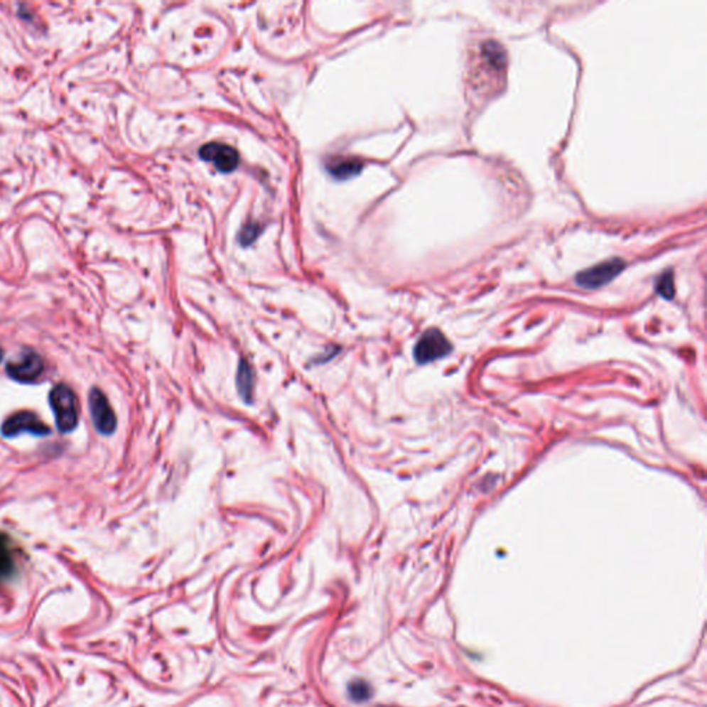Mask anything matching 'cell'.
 Returning a JSON list of instances; mask_svg holds the SVG:
<instances>
[{
    "label": "cell",
    "mask_w": 707,
    "mask_h": 707,
    "mask_svg": "<svg viewBox=\"0 0 707 707\" xmlns=\"http://www.w3.org/2000/svg\"><path fill=\"white\" fill-rule=\"evenodd\" d=\"M49 402L54 412L58 431L60 433L73 431L79 421L76 396L73 391L65 384H57L50 391Z\"/></svg>",
    "instance_id": "6da1fadb"
},
{
    "label": "cell",
    "mask_w": 707,
    "mask_h": 707,
    "mask_svg": "<svg viewBox=\"0 0 707 707\" xmlns=\"http://www.w3.org/2000/svg\"><path fill=\"white\" fill-rule=\"evenodd\" d=\"M450 352L452 344L446 336L437 328H431L426 330L416 342L414 357L417 364L426 365L449 355Z\"/></svg>",
    "instance_id": "7a4b0ae2"
},
{
    "label": "cell",
    "mask_w": 707,
    "mask_h": 707,
    "mask_svg": "<svg viewBox=\"0 0 707 707\" xmlns=\"http://www.w3.org/2000/svg\"><path fill=\"white\" fill-rule=\"evenodd\" d=\"M0 431L1 436L6 438H14L24 433L38 437H45L51 433L49 427L39 419V416L29 411L18 412L16 415L7 417L1 424Z\"/></svg>",
    "instance_id": "3957f363"
},
{
    "label": "cell",
    "mask_w": 707,
    "mask_h": 707,
    "mask_svg": "<svg viewBox=\"0 0 707 707\" xmlns=\"http://www.w3.org/2000/svg\"><path fill=\"white\" fill-rule=\"evenodd\" d=\"M625 266L626 264L622 259H610L578 274L576 284L585 289L601 288L615 279L623 271Z\"/></svg>",
    "instance_id": "277c9868"
},
{
    "label": "cell",
    "mask_w": 707,
    "mask_h": 707,
    "mask_svg": "<svg viewBox=\"0 0 707 707\" xmlns=\"http://www.w3.org/2000/svg\"><path fill=\"white\" fill-rule=\"evenodd\" d=\"M89 406L93 423L98 433L102 436H111L117 430V416L109 405L105 394L98 389H93L89 395Z\"/></svg>",
    "instance_id": "5b68a950"
},
{
    "label": "cell",
    "mask_w": 707,
    "mask_h": 707,
    "mask_svg": "<svg viewBox=\"0 0 707 707\" xmlns=\"http://www.w3.org/2000/svg\"><path fill=\"white\" fill-rule=\"evenodd\" d=\"M45 370L43 360L33 351H24L20 358L6 365L7 374L20 383H33Z\"/></svg>",
    "instance_id": "8992f818"
},
{
    "label": "cell",
    "mask_w": 707,
    "mask_h": 707,
    "mask_svg": "<svg viewBox=\"0 0 707 707\" xmlns=\"http://www.w3.org/2000/svg\"><path fill=\"white\" fill-rule=\"evenodd\" d=\"M199 155L202 159L212 162L216 169L222 173H231L235 171L239 163V153L234 146L221 144V143H209L199 149Z\"/></svg>",
    "instance_id": "52a82bcc"
},
{
    "label": "cell",
    "mask_w": 707,
    "mask_h": 707,
    "mask_svg": "<svg viewBox=\"0 0 707 707\" xmlns=\"http://www.w3.org/2000/svg\"><path fill=\"white\" fill-rule=\"evenodd\" d=\"M16 573L17 560L13 541L6 534H0V583L13 579Z\"/></svg>",
    "instance_id": "ba28073f"
},
{
    "label": "cell",
    "mask_w": 707,
    "mask_h": 707,
    "mask_svg": "<svg viewBox=\"0 0 707 707\" xmlns=\"http://www.w3.org/2000/svg\"><path fill=\"white\" fill-rule=\"evenodd\" d=\"M328 169L332 176L339 180H345L357 176L362 171V163L354 158H336L329 162Z\"/></svg>",
    "instance_id": "9c48e42d"
},
{
    "label": "cell",
    "mask_w": 707,
    "mask_h": 707,
    "mask_svg": "<svg viewBox=\"0 0 707 707\" xmlns=\"http://www.w3.org/2000/svg\"><path fill=\"white\" fill-rule=\"evenodd\" d=\"M253 386H254V379H253V370L250 365L242 360L238 366V373H237V389L242 399L246 402L252 401L253 395Z\"/></svg>",
    "instance_id": "30bf717a"
},
{
    "label": "cell",
    "mask_w": 707,
    "mask_h": 707,
    "mask_svg": "<svg viewBox=\"0 0 707 707\" xmlns=\"http://www.w3.org/2000/svg\"><path fill=\"white\" fill-rule=\"evenodd\" d=\"M348 691H350V698L355 702H365L372 695L369 684L364 680L352 681L348 685Z\"/></svg>",
    "instance_id": "8fae6325"
},
{
    "label": "cell",
    "mask_w": 707,
    "mask_h": 707,
    "mask_svg": "<svg viewBox=\"0 0 707 707\" xmlns=\"http://www.w3.org/2000/svg\"><path fill=\"white\" fill-rule=\"evenodd\" d=\"M657 291H658L660 296H663L667 300H670L673 297V294H674V284H673L671 272H666L664 275H662L659 278Z\"/></svg>",
    "instance_id": "7c38bea8"
},
{
    "label": "cell",
    "mask_w": 707,
    "mask_h": 707,
    "mask_svg": "<svg viewBox=\"0 0 707 707\" xmlns=\"http://www.w3.org/2000/svg\"><path fill=\"white\" fill-rule=\"evenodd\" d=\"M1 360H3V351H1V348H0V362H1Z\"/></svg>",
    "instance_id": "4fadbf2b"
}]
</instances>
